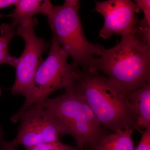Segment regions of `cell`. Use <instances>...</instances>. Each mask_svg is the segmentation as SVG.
<instances>
[{
	"instance_id": "7c38bea8",
	"label": "cell",
	"mask_w": 150,
	"mask_h": 150,
	"mask_svg": "<svg viewBox=\"0 0 150 150\" xmlns=\"http://www.w3.org/2000/svg\"><path fill=\"white\" fill-rule=\"evenodd\" d=\"M140 9L143 11L144 17L139 21L135 35L143 42L150 46V1L136 0Z\"/></svg>"
},
{
	"instance_id": "30bf717a",
	"label": "cell",
	"mask_w": 150,
	"mask_h": 150,
	"mask_svg": "<svg viewBox=\"0 0 150 150\" xmlns=\"http://www.w3.org/2000/svg\"><path fill=\"white\" fill-rule=\"evenodd\" d=\"M126 96L137 116V130L150 129V83Z\"/></svg>"
},
{
	"instance_id": "2e32d148",
	"label": "cell",
	"mask_w": 150,
	"mask_h": 150,
	"mask_svg": "<svg viewBox=\"0 0 150 150\" xmlns=\"http://www.w3.org/2000/svg\"><path fill=\"white\" fill-rule=\"evenodd\" d=\"M18 58L11 56L8 51H0V65L8 64L15 68Z\"/></svg>"
},
{
	"instance_id": "9c48e42d",
	"label": "cell",
	"mask_w": 150,
	"mask_h": 150,
	"mask_svg": "<svg viewBox=\"0 0 150 150\" xmlns=\"http://www.w3.org/2000/svg\"><path fill=\"white\" fill-rule=\"evenodd\" d=\"M14 6V10L8 16L12 18L11 25L14 28L30 22L38 14L48 16L53 6L48 0H18Z\"/></svg>"
},
{
	"instance_id": "52a82bcc",
	"label": "cell",
	"mask_w": 150,
	"mask_h": 150,
	"mask_svg": "<svg viewBox=\"0 0 150 150\" xmlns=\"http://www.w3.org/2000/svg\"><path fill=\"white\" fill-rule=\"evenodd\" d=\"M35 21L18 26L16 35L21 36L25 43L23 53L18 58L15 67L16 76L12 88V94L23 96L25 99L32 90L33 79L38 68L43 62L42 55L48 48L42 38L38 37L34 31Z\"/></svg>"
},
{
	"instance_id": "3957f363",
	"label": "cell",
	"mask_w": 150,
	"mask_h": 150,
	"mask_svg": "<svg viewBox=\"0 0 150 150\" xmlns=\"http://www.w3.org/2000/svg\"><path fill=\"white\" fill-rule=\"evenodd\" d=\"M78 0H66L61 6H53L47 16L54 37L67 51L72 64L81 70L95 69L97 58L105 50L99 44L89 42L84 33Z\"/></svg>"
},
{
	"instance_id": "8fae6325",
	"label": "cell",
	"mask_w": 150,
	"mask_h": 150,
	"mask_svg": "<svg viewBox=\"0 0 150 150\" xmlns=\"http://www.w3.org/2000/svg\"><path fill=\"white\" fill-rule=\"evenodd\" d=\"M134 130L125 129L105 134L99 142L90 145L91 150H135L132 134Z\"/></svg>"
},
{
	"instance_id": "ba28073f",
	"label": "cell",
	"mask_w": 150,
	"mask_h": 150,
	"mask_svg": "<svg viewBox=\"0 0 150 150\" xmlns=\"http://www.w3.org/2000/svg\"><path fill=\"white\" fill-rule=\"evenodd\" d=\"M95 10L102 15L104 23L100 30V37L104 40L115 34L122 37L135 35L139 20L137 14L141 9L131 0L95 1Z\"/></svg>"
},
{
	"instance_id": "7a4b0ae2",
	"label": "cell",
	"mask_w": 150,
	"mask_h": 150,
	"mask_svg": "<svg viewBox=\"0 0 150 150\" xmlns=\"http://www.w3.org/2000/svg\"><path fill=\"white\" fill-rule=\"evenodd\" d=\"M95 69L126 95L150 83V46L135 35L122 37L114 47L104 50Z\"/></svg>"
},
{
	"instance_id": "5b68a950",
	"label": "cell",
	"mask_w": 150,
	"mask_h": 150,
	"mask_svg": "<svg viewBox=\"0 0 150 150\" xmlns=\"http://www.w3.org/2000/svg\"><path fill=\"white\" fill-rule=\"evenodd\" d=\"M69 55L54 37L48 57L38 68L32 90L24 104L11 120L16 123L28 108L40 103L59 89L66 90L74 83L81 69L67 62Z\"/></svg>"
},
{
	"instance_id": "277c9868",
	"label": "cell",
	"mask_w": 150,
	"mask_h": 150,
	"mask_svg": "<svg viewBox=\"0 0 150 150\" xmlns=\"http://www.w3.org/2000/svg\"><path fill=\"white\" fill-rule=\"evenodd\" d=\"M41 103L54 113L62 136L72 137L80 150H83L86 145L95 144L106 134L74 83L64 93Z\"/></svg>"
},
{
	"instance_id": "6da1fadb",
	"label": "cell",
	"mask_w": 150,
	"mask_h": 150,
	"mask_svg": "<svg viewBox=\"0 0 150 150\" xmlns=\"http://www.w3.org/2000/svg\"><path fill=\"white\" fill-rule=\"evenodd\" d=\"M104 129H137V116L126 95L96 69H80L74 83Z\"/></svg>"
},
{
	"instance_id": "9a60e30c",
	"label": "cell",
	"mask_w": 150,
	"mask_h": 150,
	"mask_svg": "<svg viewBox=\"0 0 150 150\" xmlns=\"http://www.w3.org/2000/svg\"><path fill=\"white\" fill-rule=\"evenodd\" d=\"M135 150H150V129H145Z\"/></svg>"
},
{
	"instance_id": "ac0fdd59",
	"label": "cell",
	"mask_w": 150,
	"mask_h": 150,
	"mask_svg": "<svg viewBox=\"0 0 150 150\" xmlns=\"http://www.w3.org/2000/svg\"><path fill=\"white\" fill-rule=\"evenodd\" d=\"M18 0H0V9L6 7L10 6L15 5Z\"/></svg>"
},
{
	"instance_id": "e0dca14e",
	"label": "cell",
	"mask_w": 150,
	"mask_h": 150,
	"mask_svg": "<svg viewBox=\"0 0 150 150\" xmlns=\"http://www.w3.org/2000/svg\"><path fill=\"white\" fill-rule=\"evenodd\" d=\"M0 150H17L16 147L11 145L10 142H7L5 139L1 126H0Z\"/></svg>"
},
{
	"instance_id": "5bb4252c",
	"label": "cell",
	"mask_w": 150,
	"mask_h": 150,
	"mask_svg": "<svg viewBox=\"0 0 150 150\" xmlns=\"http://www.w3.org/2000/svg\"><path fill=\"white\" fill-rule=\"evenodd\" d=\"M25 150H80L77 147H74L63 144L59 141L39 144L25 148Z\"/></svg>"
},
{
	"instance_id": "4fadbf2b",
	"label": "cell",
	"mask_w": 150,
	"mask_h": 150,
	"mask_svg": "<svg viewBox=\"0 0 150 150\" xmlns=\"http://www.w3.org/2000/svg\"><path fill=\"white\" fill-rule=\"evenodd\" d=\"M16 35V31L11 25L4 24L1 27L0 51H8L10 41Z\"/></svg>"
},
{
	"instance_id": "d6986e66",
	"label": "cell",
	"mask_w": 150,
	"mask_h": 150,
	"mask_svg": "<svg viewBox=\"0 0 150 150\" xmlns=\"http://www.w3.org/2000/svg\"><path fill=\"white\" fill-rule=\"evenodd\" d=\"M1 89H0V96H1Z\"/></svg>"
},
{
	"instance_id": "8992f818",
	"label": "cell",
	"mask_w": 150,
	"mask_h": 150,
	"mask_svg": "<svg viewBox=\"0 0 150 150\" xmlns=\"http://www.w3.org/2000/svg\"><path fill=\"white\" fill-rule=\"evenodd\" d=\"M16 137L11 144L29 147L59 141L62 136L60 124L54 113L42 103L33 105L20 117Z\"/></svg>"
}]
</instances>
